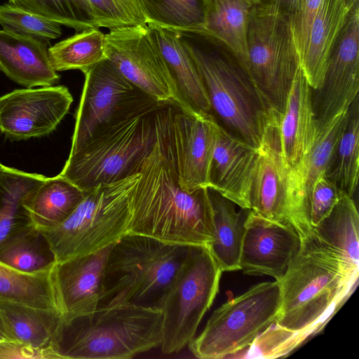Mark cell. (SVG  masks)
<instances>
[{"mask_svg":"<svg viewBox=\"0 0 359 359\" xmlns=\"http://www.w3.org/2000/svg\"><path fill=\"white\" fill-rule=\"evenodd\" d=\"M154 144L138 163L140 178L131 194L128 233L161 241L205 245L213 238V222L208 188L182 191L168 154L165 105L156 111Z\"/></svg>","mask_w":359,"mask_h":359,"instance_id":"6da1fadb","label":"cell"},{"mask_svg":"<svg viewBox=\"0 0 359 359\" xmlns=\"http://www.w3.org/2000/svg\"><path fill=\"white\" fill-rule=\"evenodd\" d=\"M356 268L312 234L278 280L281 302L276 323L307 337L319 332L355 287Z\"/></svg>","mask_w":359,"mask_h":359,"instance_id":"7a4b0ae2","label":"cell"},{"mask_svg":"<svg viewBox=\"0 0 359 359\" xmlns=\"http://www.w3.org/2000/svg\"><path fill=\"white\" fill-rule=\"evenodd\" d=\"M201 74L212 111L224 127L257 147L271 111L236 54L200 30H177Z\"/></svg>","mask_w":359,"mask_h":359,"instance_id":"3957f363","label":"cell"},{"mask_svg":"<svg viewBox=\"0 0 359 359\" xmlns=\"http://www.w3.org/2000/svg\"><path fill=\"white\" fill-rule=\"evenodd\" d=\"M159 309L123 304L61 320L51 347L60 359H128L160 347Z\"/></svg>","mask_w":359,"mask_h":359,"instance_id":"277c9868","label":"cell"},{"mask_svg":"<svg viewBox=\"0 0 359 359\" xmlns=\"http://www.w3.org/2000/svg\"><path fill=\"white\" fill-rule=\"evenodd\" d=\"M164 104L154 102L128 110L99 126L69 152L59 175L87 191L135 173L154 143L156 111Z\"/></svg>","mask_w":359,"mask_h":359,"instance_id":"5b68a950","label":"cell"},{"mask_svg":"<svg viewBox=\"0 0 359 359\" xmlns=\"http://www.w3.org/2000/svg\"><path fill=\"white\" fill-rule=\"evenodd\" d=\"M192 246L125 234L108 254L98 308L130 304L160 309Z\"/></svg>","mask_w":359,"mask_h":359,"instance_id":"8992f818","label":"cell"},{"mask_svg":"<svg viewBox=\"0 0 359 359\" xmlns=\"http://www.w3.org/2000/svg\"><path fill=\"white\" fill-rule=\"evenodd\" d=\"M140 175L137 170L117 182L87 191L62 223L40 230L50 245L56 263L98 251L128 233L131 194Z\"/></svg>","mask_w":359,"mask_h":359,"instance_id":"52a82bcc","label":"cell"},{"mask_svg":"<svg viewBox=\"0 0 359 359\" xmlns=\"http://www.w3.org/2000/svg\"><path fill=\"white\" fill-rule=\"evenodd\" d=\"M243 66L269 109L282 114L300 62L290 20L268 4L252 8Z\"/></svg>","mask_w":359,"mask_h":359,"instance_id":"ba28073f","label":"cell"},{"mask_svg":"<svg viewBox=\"0 0 359 359\" xmlns=\"http://www.w3.org/2000/svg\"><path fill=\"white\" fill-rule=\"evenodd\" d=\"M281 302L280 283L262 282L215 310L204 329L188 344L198 358H231L276 322Z\"/></svg>","mask_w":359,"mask_h":359,"instance_id":"9c48e42d","label":"cell"},{"mask_svg":"<svg viewBox=\"0 0 359 359\" xmlns=\"http://www.w3.org/2000/svg\"><path fill=\"white\" fill-rule=\"evenodd\" d=\"M222 271L205 245H193L160 306L164 354L177 353L195 337L219 291Z\"/></svg>","mask_w":359,"mask_h":359,"instance_id":"30bf717a","label":"cell"},{"mask_svg":"<svg viewBox=\"0 0 359 359\" xmlns=\"http://www.w3.org/2000/svg\"><path fill=\"white\" fill-rule=\"evenodd\" d=\"M104 47L107 59L136 88L158 102L177 105L187 112L147 24L109 29Z\"/></svg>","mask_w":359,"mask_h":359,"instance_id":"8fae6325","label":"cell"},{"mask_svg":"<svg viewBox=\"0 0 359 359\" xmlns=\"http://www.w3.org/2000/svg\"><path fill=\"white\" fill-rule=\"evenodd\" d=\"M217 122L212 114L195 116L177 105H166L168 154L185 192L210 187Z\"/></svg>","mask_w":359,"mask_h":359,"instance_id":"7c38bea8","label":"cell"},{"mask_svg":"<svg viewBox=\"0 0 359 359\" xmlns=\"http://www.w3.org/2000/svg\"><path fill=\"white\" fill-rule=\"evenodd\" d=\"M84 75L70 152L77 149L99 126L123 112L156 101L128 81L108 59Z\"/></svg>","mask_w":359,"mask_h":359,"instance_id":"4fadbf2b","label":"cell"},{"mask_svg":"<svg viewBox=\"0 0 359 359\" xmlns=\"http://www.w3.org/2000/svg\"><path fill=\"white\" fill-rule=\"evenodd\" d=\"M280 114L271 113L257 147V159L250 191V210L259 216L292 227L302 239L294 210L289 172L283 161L278 133Z\"/></svg>","mask_w":359,"mask_h":359,"instance_id":"5bb4252c","label":"cell"},{"mask_svg":"<svg viewBox=\"0 0 359 359\" xmlns=\"http://www.w3.org/2000/svg\"><path fill=\"white\" fill-rule=\"evenodd\" d=\"M359 91V2L349 11L329 57L323 83L313 90L317 125L347 109Z\"/></svg>","mask_w":359,"mask_h":359,"instance_id":"9a60e30c","label":"cell"},{"mask_svg":"<svg viewBox=\"0 0 359 359\" xmlns=\"http://www.w3.org/2000/svg\"><path fill=\"white\" fill-rule=\"evenodd\" d=\"M72 102L65 86L13 90L0 97V133L14 141L48 135L67 114Z\"/></svg>","mask_w":359,"mask_h":359,"instance_id":"2e32d148","label":"cell"},{"mask_svg":"<svg viewBox=\"0 0 359 359\" xmlns=\"http://www.w3.org/2000/svg\"><path fill=\"white\" fill-rule=\"evenodd\" d=\"M302 239L291 226L266 219L250 210L245 225L240 269L280 280L301 248Z\"/></svg>","mask_w":359,"mask_h":359,"instance_id":"e0dca14e","label":"cell"},{"mask_svg":"<svg viewBox=\"0 0 359 359\" xmlns=\"http://www.w3.org/2000/svg\"><path fill=\"white\" fill-rule=\"evenodd\" d=\"M113 244L54 266L53 279L62 321L90 314L98 308L106 261Z\"/></svg>","mask_w":359,"mask_h":359,"instance_id":"ac0fdd59","label":"cell"},{"mask_svg":"<svg viewBox=\"0 0 359 359\" xmlns=\"http://www.w3.org/2000/svg\"><path fill=\"white\" fill-rule=\"evenodd\" d=\"M257 147L217 122L210 187L242 208L250 209Z\"/></svg>","mask_w":359,"mask_h":359,"instance_id":"d6986e66","label":"cell"},{"mask_svg":"<svg viewBox=\"0 0 359 359\" xmlns=\"http://www.w3.org/2000/svg\"><path fill=\"white\" fill-rule=\"evenodd\" d=\"M316 132L313 89L299 66L278 119L282 156L289 178L299 169L310 150Z\"/></svg>","mask_w":359,"mask_h":359,"instance_id":"ffe728a7","label":"cell"},{"mask_svg":"<svg viewBox=\"0 0 359 359\" xmlns=\"http://www.w3.org/2000/svg\"><path fill=\"white\" fill-rule=\"evenodd\" d=\"M348 108L322 125H316L313 144L299 169L289 178L294 210L304 237L312 228L308 217V201L316 181L329 171L336 147L345 126Z\"/></svg>","mask_w":359,"mask_h":359,"instance_id":"44dd1931","label":"cell"},{"mask_svg":"<svg viewBox=\"0 0 359 359\" xmlns=\"http://www.w3.org/2000/svg\"><path fill=\"white\" fill-rule=\"evenodd\" d=\"M48 49L47 42L0 29V71L26 88L53 86L60 76Z\"/></svg>","mask_w":359,"mask_h":359,"instance_id":"7402d4cb","label":"cell"},{"mask_svg":"<svg viewBox=\"0 0 359 359\" xmlns=\"http://www.w3.org/2000/svg\"><path fill=\"white\" fill-rule=\"evenodd\" d=\"M147 25L169 66L187 112L195 116L212 114L201 74L179 32L151 23Z\"/></svg>","mask_w":359,"mask_h":359,"instance_id":"603a6c76","label":"cell"},{"mask_svg":"<svg viewBox=\"0 0 359 359\" xmlns=\"http://www.w3.org/2000/svg\"><path fill=\"white\" fill-rule=\"evenodd\" d=\"M351 7L346 0H321L313 20L300 67L313 90L323 83L332 50Z\"/></svg>","mask_w":359,"mask_h":359,"instance_id":"cb8c5ba5","label":"cell"},{"mask_svg":"<svg viewBox=\"0 0 359 359\" xmlns=\"http://www.w3.org/2000/svg\"><path fill=\"white\" fill-rule=\"evenodd\" d=\"M213 222V238L206 247L223 271L240 270L245 225L250 209L239 208L212 189L208 188ZM238 206V205H237Z\"/></svg>","mask_w":359,"mask_h":359,"instance_id":"d4e9b609","label":"cell"},{"mask_svg":"<svg viewBox=\"0 0 359 359\" xmlns=\"http://www.w3.org/2000/svg\"><path fill=\"white\" fill-rule=\"evenodd\" d=\"M86 191L59 174L48 177L25 198L23 205L39 230L62 223L83 199Z\"/></svg>","mask_w":359,"mask_h":359,"instance_id":"484cf974","label":"cell"},{"mask_svg":"<svg viewBox=\"0 0 359 359\" xmlns=\"http://www.w3.org/2000/svg\"><path fill=\"white\" fill-rule=\"evenodd\" d=\"M201 30L225 44L245 62L249 19L252 0H203Z\"/></svg>","mask_w":359,"mask_h":359,"instance_id":"4316f807","label":"cell"},{"mask_svg":"<svg viewBox=\"0 0 359 359\" xmlns=\"http://www.w3.org/2000/svg\"><path fill=\"white\" fill-rule=\"evenodd\" d=\"M311 233L323 246L359 268V215L353 198L344 195Z\"/></svg>","mask_w":359,"mask_h":359,"instance_id":"83f0119b","label":"cell"},{"mask_svg":"<svg viewBox=\"0 0 359 359\" xmlns=\"http://www.w3.org/2000/svg\"><path fill=\"white\" fill-rule=\"evenodd\" d=\"M0 312L13 341L37 349L51 347L61 322L59 311L0 301Z\"/></svg>","mask_w":359,"mask_h":359,"instance_id":"f1b7e54d","label":"cell"},{"mask_svg":"<svg viewBox=\"0 0 359 359\" xmlns=\"http://www.w3.org/2000/svg\"><path fill=\"white\" fill-rule=\"evenodd\" d=\"M0 262L31 273L50 271L56 264L47 238L32 223L15 229L0 243Z\"/></svg>","mask_w":359,"mask_h":359,"instance_id":"f546056e","label":"cell"},{"mask_svg":"<svg viewBox=\"0 0 359 359\" xmlns=\"http://www.w3.org/2000/svg\"><path fill=\"white\" fill-rule=\"evenodd\" d=\"M53 269L25 273L0 262V301L59 311Z\"/></svg>","mask_w":359,"mask_h":359,"instance_id":"4dcf8cb0","label":"cell"},{"mask_svg":"<svg viewBox=\"0 0 359 359\" xmlns=\"http://www.w3.org/2000/svg\"><path fill=\"white\" fill-rule=\"evenodd\" d=\"M46 178L7 166L0 172V243L15 229L32 224L23 201Z\"/></svg>","mask_w":359,"mask_h":359,"instance_id":"1f68e13d","label":"cell"},{"mask_svg":"<svg viewBox=\"0 0 359 359\" xmlns=\"http://www.w3.org/2000/svg\"><path fill=\"white\" fill-rule=\"evenodd\" d=\"M359 176V96L348 107L347 119L326 177L346 196L353 198Z\"/></svg>","mask_w":359,"mask_h":359,"instance_id":"d6a6232c","label":"cell"},{"mask_svg":"<svg viewBox=\"0 0 359 359\" xmlns=\"http://www.w3.org/2000/svg\"><path fill=\"white\" fill-rule=\"evenodd\" d=\"M104 36L99 28L77 32L48 49L51 65L56 72L77 69L83 74L105 55Z\"/></svg>","mask_w":359,"mask_h":359,"instance_id":"836d02e7","label":"cell"},{"mask_svg":"<svg viewBox=\"0 0 359 359\" xmlns=\"http://www.w3.org/2000/svg\"><path fill=\"white\" fill-rule=\"evenodd\" d=\"M140 1L148 23L175 30L202 29L204 16L203 0Z\"/></svg>","mask_w":359,"mask_h":359,"instance_id":"e575fe53","label":"cell"},{"mask_svg":"<svg viewBox=\"0 0 359 359\" xmlns=\"http://www.w3.org/2000/svg\"><path fill=\"white\" fill-rule=\"evenodd\" d=\"M8 2L76 32L98 28L86 0H8Z\"/></svg>","mask_w":359,"mask_h":359,"instance_id":"d590c367","label":"cell"},{"mask_svg":"<svg viewBox=\"0 0 359 359\" xmlns=\"http://www.w3.org/2000/svg\"><path fill=\"white\" fill-rule=\"evenodd\" d=\"M3 29L48 42L62 35L61 25L10 2L0 6Z\"/></svg>","mask_w":359,"mask_h":359,"instance_id":"8d00e7d4","label":"cell"},{"mask_svg":"<svg viewBox=\"0 0 359 359\" xmlns=\"http://www.w3.org/2000/svg\"><path fill=\"white\" fill-rule=\"evenodd\" d=\"M308 337L276 322L262 332L244 350L231 358H275L287 355Z\"/></svg>","mask_w":359,"mask_h":359,"instance_id":"74e56055","label":"cell"},{"mask_svg":"<svg viewBox=\"0 0 359 359\" xmlns=\"http://www.w3.org/2000/svg\"><path fill=\"white\" fill-rule=\"evenodd\" d=\"M97 26L109 29L148 23L140 0H86Z\"/></svg>","mask_w":359,"mask_h":359,"instance_id":"f35d334b","label":"cell"},{"mask_svg":"<svg viewBox=\"0 0 359 359\" xmlns=\"http://www.w3.org/2000/svg\"><path fill=\"white\" fill-rule=\"evenodd\" d=\"M344 195L326 175L316 181L308 201V217L312 229L332 212Z\"/></svg>","mask_w":359,"mask_h":359,"instance_id":"ab89813d","label":"cell"},{"mask_svg":"<svg viewBox=\"0 0 359 359\" xmlns=\"http://www.w3.org/2000/svg\"><path fill=\"white\" fill-rule=\"evenodd\" d=\"M321 0H302L291 27L299 62L307 43L311 26Z\"/></svg>","mask_w":359,"mask_h":359,"instance_id":"60d3db41","label":"cell"},{"mask_svg":"<svg viewBox=\"0 0 359 359\" xmlns=\"http://www.w3.org/2000/svg\"><path fill=\"white\" fill-rule=\"evenodd\" d=\"M60 359L52 347L37 349L15 341H0V359Z\"/></svg>","mask_w":359,"mask_h":359,"instance_id":"b9f144b4","label":"cell"},{"mask_svg":"<svg viewBox=\"0 0 359 359\" xmlns=\"http://www.w3.org/2000/svg\"><path fill=\"white\" fill-rule=\"evenodd\" d=\"M302 1V0H269L264 4L274 8L279 13L288 18L291 23L299 11Z\"/></svg>","mask_w":359,"mask_h":359,"instance_id":"7bdbcfd3","label":"cell"},{"mask_svg":"<svg viewBox=\"0 0 359 359\" xmlns=\"http://www.w3.org/2000/svg\"><path fill=\"white\" fill-rule=\"evenodd\" d=\"M13 341V339L6 329L0 312V341Z\"/></svg>","mask_w":359,"mask_h":359,"instance_id":"ee69618b","label":"cell"},{"mask_svg":"<svg viewBox=\"0 0 359 359\" xmlns=\"http://www.w3.org/2000/svg\"><path fill=\"white\" fill-rule=\"evenodd\" d=\"M269 0H252L254 5L262 4L267 2Z\"/></svg>","mask_w":359,"mask_h":359,"instance_id":"f6af8a7d","label":"cell"},{"mask_svg":"<svg viewBox=\"0 0 359 359\" xmlns=\"http://www.w3.org/2000/svg\"><path fill=\"white\" fill-rule=\"evenodd\" d=\"M346 1H347V3H348V5L350 7H352L355 4L359 2V0H346Z\"/></svg>","mask_w":359,"mask_h":359,"instance_id":"bcb514c9","label":"cell"},{"mask_svg":"<svg viewBox=\"0 0 359 359\" xmlns=\"http://www.w3.org/2000/svg\"><path fill=\"white\" fill-rule=\"evenodd\" d=\"M6 167V165H3L1 162H0V172L3 170V169Z\"/></svg>","mask_w":359,"mask_h":359,"instance_id":"7dc6e473","label":"cell"}]
</instances>
